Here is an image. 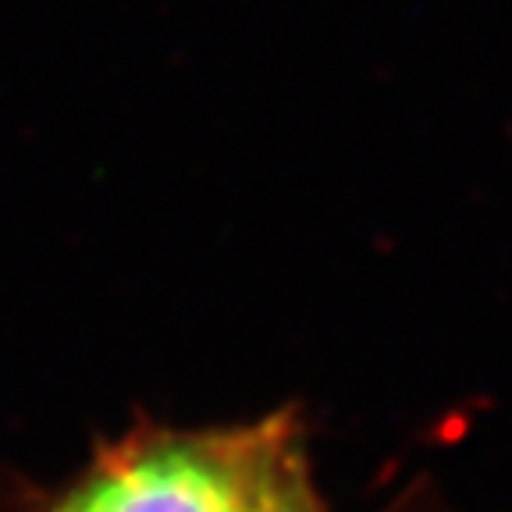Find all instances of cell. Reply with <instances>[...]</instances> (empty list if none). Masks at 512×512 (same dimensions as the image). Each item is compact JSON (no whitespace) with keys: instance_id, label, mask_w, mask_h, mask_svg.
<instances>
[{"instance_id":"1","label":"cell","mask_w":512,"mask_h":512,"mask_svg":"<svg viewBox=\"0 0 512 512\" xmlns=\"http://www.w3.org/2000/svg\"><path fill=\"white\" fill-rule=\"evenodd\" d=\"M310 466L292 409L239 427L143 424L57 484H29L0 512H274Z\"/></svg>"}]
</instances>
